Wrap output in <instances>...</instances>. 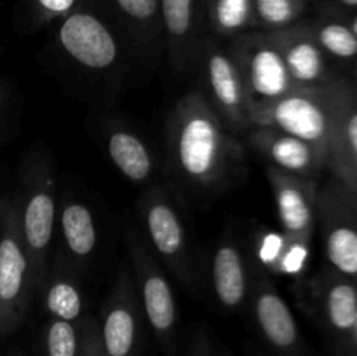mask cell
I'll return each mask as SVG.
<instances>
[{
    "instance_id": "cell-8",
    "label": "cell",
    "mask_w": 357,
    "mask_h": 356,
    "mask_svg": "<svg viewBox=\"0 0 357 356\" xmlns=\"http://www.w3.org/2000/svg\"><path fill=\"white\" fill-rule=\"evenodd\" d=\"M129 267L138 292L143 316L160 344L167 346L174 341L178 328V302L171 285L169 272L150 248L139 227L128 232Z\"/></svg>"
},
{
    "instance_id": "cell-18",
    "label": "cell",
    "mask_w": 357,
    "mask_h": 356,
    "mask_svg": "<svg viewBox=\"0 0 357 356\" xmlns=\"http://www.w3.org/2000/svg\"><path fill=\"white\" fill-rule=\"evenodd\" d=\"M105 150L122 177L132 184H146L157 170L155 156L142 135L124 122L107 121L101 129Z\"/></svg>"
},
{
    "instance_id": "cell-23",
    "label": "cell",
    "mask_w": 357,
    "mask_h": 356,
    "mask_svg": "<svg viewBox=\"0 0 357 356\" xmlns=\"http://www.w3.org/2000/svg\"><path fill=\"white\" fill-rule=\"evenodd\" d=\"M324 250L330 264L342 274H357V230L335 223L326 230Z\"/></svg>"
},
{
    "instance_id": "cell-27",
    "label": "cell",
    "mask_w": 357,
    "mask_h": 356,
    "mask_svg": "<svg viewBox=\"0 0 357 356\" xmlns=\"http://www.w3.org/2000/svg\"><path fill=\"white\" fill-rule=\"evenodd\" d=\"M310 30V28H309ZM321 49L338 58H352L357 54V37L351 28L338 23H326L317 30H310Z\"/></svg>"
},
{
    "instance_id": "cell-16",
    "label": "cell",
    "mask_w": 357,
    "mask_h": 356,
    "mask_svg": "<svg viewBox=\"0 0 357 356\" xmlns=\"http://www.w3.org/2000/svg\"><path fill=\"white\" fill-rule=\"evenodd\" d=\"M56 234L61 241L59 257L82 274L98 250V222L94 212L80 199L65 198L58 206Z\"/></svg>"
},
{
    "instance_id": "cell-28",
    "label": "cell",
    "mask_w": 357,
    "mask_h": 356,
    "mask_svg": "<svg viewBox=\"0 0 357 356\" xmlns=\"http://www.w3.org/2000/svg\"><path fill=\"white\" fill-rule=\"evenodd\" d=\"M82 3V0H24V7L28 10L31 23L35 27H47L54 24L66 14Z\"/></svg>"
},
{
    "instance_id": "cell-3",
    "label": "cell",
    "mask_w": 357,
    "mask_h": 356,
    "mask_svg": "<svg viewBox=\"0 0 357 356\" xmlns=\"http://www.w3.org/2000/svg\"><path fill=\"white\" fill-rule=\"evenodd\" d=\"M138 213L143 236L164 269L187 292H197L201 283L199 262L181 209L169 188L164 185L146 188L138 201Z\"/></svg>"
},
{
    "instance_id": "cell-14",
    "label": "cell",
    "mask_w": 357,
    "mask_h": 356,
    "mask_svg": "<svg viewBox=\"0 0 357 356\" xmlns=\"http://www.w3.org/2000/svg\"><path fill=\"white\" fill-rule=\"evenodd\" d=\"M248 306L253 311L261 335L272 348L281 353H288L296 348L300 334L295 316L272 278L258 271L257 267Z\"/></svg>"
},
{
    "instance_id": "cell-21",
    "label": "cell",
    "mask_w": 357,
    "mask_h": 356,
    "mask_svg": "<svg viewBox=\"0 0 357 356\" xmlns=\"http://www.w3.org/2000/svg\"><path fill=\"white\" fill-rule=\"evenodd\" d=\"M206 34L222 42L257 30L253 0H204Z\"/></svg>"
},
{
    "instance_id": "cell-20",
    "label": "cell",
    "mask_w": 357,
    "mask_h": 356,
    "mask_svg": "<svg viewBox=\"0 0 357 356\" xmlns=\"http://www.w3.org/2000/svg\"><path fill=\"white\" fill-rule=\"evenodd\" d=\"M35 297H40L42 306L52 320L80 323L86 318V292L80 281V272L59 255L49 265Z\"/></svg>"
},
{
    "instance_id": "cell-25",
    "label": "cell",
    "mask_w": 357,
    "mask_h": 356,
    "mask_svg": "<svg viewBox=\"0 0 357 356\" xmlns=\"http://www.w3.org/2000/svg\"><path fill=\"white\" fill-rule=\"evenodd\" d=\"M324 306L330 323L337 330H351L357 314V290L351 283H335L326 290Z\"/></svg>"
},
{
    "instance_id": "cell-6",
    "label": "cell",
    "mask_w": 357,
    "mask_h": 356,
    "mask_svg": "<svg viewBox=\"0 0 357 356\" xmlns=\"http://www.w3.org/2000/svg\"><path fill=\"white\" fill-rule=\"evenodd\" d=\"M333 110L316 87H295L267 103L251 105V124L296 136L328 154L335 135Z\"/></svg>"
},
{
    "instance_id": "cell-1",
    "label": "cell",
    "mask_w": 357,
    "mask_h": 356,
    "mask_svg": "<svg viewBox=\"0 0 357 356\" xmlns=\"http://www.w3.org/2000/svg\"><path fill=\"white\" fill-rule=\"evenodd\" d=\"M166 147L176 180L202 194H220L246 173L243 142L197 89L174 103L167 117Z\"/></svg>"
},
{
    "instance_id": "cell-15",
    "label": "cell",
    "mask_w": 357,
    "mask_h": 356,
    "mask_svg": "<svg viewBox=\"0 0 357 356\" xmlns=\"http://www.w3.org/2000/svg\"><path fill=\"white\" fill-rule=\"evenodd\" d=\"M244 136L250 149L264 157L268 166L303 178H310L326 157V154L312 143L275 129L251 128Z\"/></svg>"
},
{
    "instance_id": "cell-9",
    "label": "cell",
    "mask_w": 357,
    "mask_h": 356,
    "mask_svg": "<svg viewBox=\"0 0 357 356\" xmlns=\"http://www.w3.org/2000/svg\"><path fill=\"white\" fill-rule=\"evenodd\" d=\"M251 105L267 103L295 89L281 51L268 31H246L227 42Z\"/></svg>"
},
{
    "instance_id": "cell-30",
    "label": "cell",
    "mask_w": 357,
    "mask_h": 356,
    "mask_svg": "<svg viewBox=\"0 0 357 356\" xmlns=\"http://www.w3.org/2000/svg\"><path fill=\"white\" fill-rule=\"evenodd\" d=\"M335 124L340 128L338 136L344 140V147H347L349 156L357 166V112H352L344 121H335Z\"/></svg>"
},
{
    "instance_id": "cell-12",
    "label": "cell",
    "mask_w": 357,
    "mask_h": 356,
    "mask_svg": "<svg viewBox=\"0 0 357 356\" xmlns=\"http://www.w3.org/2000/svg\"><path fill=\"white\" fill-rule=\"evenodd\" d=\"M162 42L174 75L194 70L199 44L206 35L204 0H160Z\"/></svg>"
},
{
    "instance_id": "cell-24",
    "label": "cell",
    "mask_w": 357,
    "mask_h": 356,
    "mask_svg": "<svg viewBox=\"0 0 357 356\" xmlns=\"http://www.w3.org/2000/svg\"><path fill=\"white\" fill-rule=\"evenodd\" d=\"M257 30L275 31L291 27L302 16L305 0H253Z\"/></svg>"
},
{
    "instance_id": "cell-7",
    "label": "cell",
    "mask_w": 357,
    "mask_h": 356,
    "mask_svg": "<svg viewBox=\"0 0 357 356\" xmlns=\"http://www.w3.org/2000/svg\"><path fill=\"white\" fill-rule=\"evenodd\" d=\"M33 297L30 258L21 237L16 202L0 198V339L23 323Z\"/></svg>"
},
{
    "instance_id": "cell-11",
    "label": "cell",
    "mask_w": 357,
    "mask_h": 356,
    "mask_svg": "<svg viewBox=\"0 0 357 356\" xmlns=\"http://www.w3.org/2000/svg\"><path fill=\"white\" fill-rule=\"evenodd\" d=\"M208 288L223 311H239L250 304L255 265L234 237H222L208 262Z\"/></svg>"
},
{
    "instance_id": "cell-10",
    "label": "cell",
    "mask_w": 357,
    "mask_h": 356,
    "mask_svg": "<svg viewBox=\"0 0 357 356\" xmlns=\"http://www.w3.org/2000/svg\"><path fill=\"white\" fill-rule=\"evenodd\" d=\"M142 314L131 267L122 265L105 299L101 323H98L103 356H132Z\"/></svg>"
},
{
    "instance_id": "cell-4",
    "label": "cell",
    "mask_w": 357,
    "mask_h": 356,
    "mask_svg": "<svg viewBox=\"0 0 357 356\" xmlns=\"http://www.w3.org/2000/svg\"><path fill=\"white\" fill-rule=\"evenodd\" d=\"M54 24L56 51L70 66L89 77L121 72L124 47L101 14L80 3Z\"/></svg>"
},
{
    "instance_id": "cell-29",
    "label": "cell",
    "mask_w": 357,
    "mask_h": 356,
    "mask_svg": "<svg viewBox=\"0 0 357 356\" xmlns=\"http://www.w3.org/2000/svg\"><path fill=\"white\" fill-rule=\"evenodd\" d=\"M80 330H82V341H80L79 356H103L100 332H98V321L86 316L80 321Z\"/></svg>"
},
{
    "instance_id": "cell-33",
    "label": "cell",
    "mask_w": 357,
    "mask_h": 356,
    "mask_svg": "<svg viewBox=\"0 0 357 356\" xmlns=\"http://www.w3.org/2000/svg\"><path fill=\"white\" fill-rule=\"evenodd\" d=\"M352 31H354V35L357 37V20L354 21V24H352Z\"/></svg>"
},
{
    "instance_id": "cell-31",
    "label": "cell",
    "mask_w": 357,
    "mask_h": 356,
    "mask_svg": "<svg viewBox=\"0 0 357 356\" xmlns=\"http://www.w3.org/2000/svg\"><path fill=\"white\" fill-rule=\"evenodd\" d=\"M6 91L2 89V86H0V122H2V117H3V110H6Z\"/></svg>"
},
{
    "instance_id": "cell-19",
    "label": "cell",
    "mask_w": 357,
    "mask_h": 356,
    "mask_svg": "<svg viewBox=\"0 0 357 356\" xmlns=\"http://www.w3.org/2000/svg\"><path fill=\"white\" fill-rule=\"evenodd\" d=\"M268 34L281 51L296 87H317L324 82L323 49L309 28L295 23Z\"/></svg>"
},
{
    "instance_id": "cell-17",
    "label": "cell",
    "mask_w": 357,
    "mask_h": 356,
    "mask_svg": "<svg viewBox=\"0 0 357 356\" xmlns=\"http://www.w3.org/2000/svg\"><path fill=\"white\" fill-rule=\"evenodd\" d=\"M309 255L310 241L289 236L281 229H261L255 234L251 262L268 278L296 279L305 272Z\"/></svg>"
},
{
    "instance_id": "cell-22",
    "label": "cell",
    "mask_w": 357,
    "mask_h": 356,
    "mask_svg": "<svg viewBox=\"0 0 357 356\" xmlns=\"http://www.w3.org/2000/svg\"><path fill=\"white\" fill-rule=\"evenodd\" d=\"M126 30L142 47L152 49L162 40L160 0H112Z\"/></svg>"
},
{
    "instance_id": "cell-32",
    "label": "cell",
    "mask_w": 357,
    "mask_h": 356,
    "mask_svg": "<svg viewBox=\"0 0 357 356\" xmlns=\"http://www.w3.org/2000/svg\"><path fill=\"white\" fill-rule=\"evenodd\" d=\"M340 2L347 3V6H357V0H340Z\"/></svg>"
},
{
    "instance_id": "cell-5",
    "label": "cell",
    "mask_w": 357,
    "mask_h": 356,
    "mask_svg": "<svg viewBox=\"0 0 357 356\" xmlns=\"http://www.w3.org/2000/svg\"><path fill=\"white\" fill-rule=\"evenodd\" d=\"M194 72L197 73V91L223 124L234 135H246L253 128L250 94L227 42L206 34L199 44Z\"/></svg>"
},
{
    "instance_id": "cell-13",
    "label": "cell",
    "mask_w": 357,
    "mask_h": 356,
    "mask_svg": "<svg viewBox=\"0 0 357 356\" xmlns=\"http://www.w3.org/2000/svg\"><path fill=\"white\" fill-rule=\"evenodd\" d=\"M279 229L293 237L310 241L316 220V188L310 178L291 175L265 164Z\"/></svg>"
},
{
    "instance_id": "cell-2",
    "label": "cell",
    "mask_w": 357,
    "mask_h": 356,
    "mask_svg": "<svg viewBox=\"0 0 357 356\" xmlns=\"http://www.w3.org/2000/svg\"><path fill=\"white\" fill-rule=\"evenodd\" d=\"M21 237L30 258L35 295L51 265V248L58 223V188L54 168L45 157H35L24 170L17 199Z\"/></svg>"
},
{
    "instance_id": "cell-26",
    "label": "cell",
    "mask_w": 357,
    "mask_h": 356,
    "mask_svg": "<svg viewBox=\"0 0 357 356\" xmlns=\"http://www.w3.org/2000/svg\"><path fill=\"white\" fill-rule=\"evenodd\" d=\"M82 330L80 323L52 320L45 327L44 344L47 356H79Z\"/></svg>"
},
{
    "instance_id": "cell-34",
    "label": "cell",
    "mask_w": 357,
    "mask_h": 356,
    "mask_svg": "<svg viewBox=\"0 0 357 356\" xmlns=\"http://www.w3.org/2000/svg\"><path fill=\"white\" fill-rule=\"evenodd\" d=\"M354 328H356V337H357V314H356V321H354Z\"/></svg>"
}]
</instances>
